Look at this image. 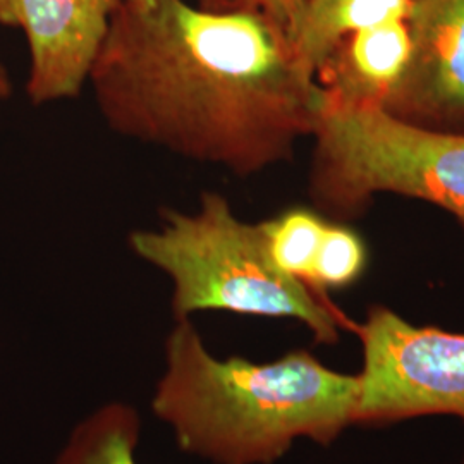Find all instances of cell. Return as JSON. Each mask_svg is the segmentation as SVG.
Returning <instances> with one entry per match:
<instances>
[{"mask_svg":"<svg viewBox=\"0 0 464 464\" xmlns=\"http://www.w3.org/2000/svg\"><path fill=\"white\" fill-rule=\"evenodd\" d=\"M415 0H306L291 40L314 71L349 34L366 28L408 21Z\"/></svg>","mask_w":464,"mask_h":464,"instance_id":"cell-9","label":"cell"},{"mask_svg":"<svg viewBox=\"0 0 464 464\" xmlns=\"http://www.w3.org/2000/svg\"><path fill=\"white\" fill-rule=\"evenodd\" d=\"M130 248L169 277L174 320L199 312L291 318L316 344L341 341L346 315L327 295L282 272L260 224L241 220L218 193H203L193 212L166 210L160 227L130 234Z\"/></svg>","mask_w":464,"mask_h":464,"instance_id":"cell-3","label":"cell"},{"mask_svg":"<svg viewBox=\"0 0 464 464\" xmlns=\"http://www.w3.org/2000/svg\"><path fill=\"white\" fill-rule=\"evenodd\" d=\"M130 2H134V4H145V5H147V4H151L153 0H130Z\"/></svg>","mask_w":464,"mask_h":464,"instance_id":"cell-16","label":"cell"},{"mask_svg":"<svg viewBox=\"0 0 464 464\" xmlns=\"http://www.w3.org/2000/svg\"><path fill=\"white\" fill-rule=\"evenodd\" d=\"M13 93V83L5 71V67L0 64V100H5Z\"/></svg>","mask_w":464,"mask_h":464,"instance_id":"cell-15","label":"cell"},{"mask_svg":"<svg viewBox=\"0 0 464 464\" xmlns=\"http://www.w3.org/2000/svg\"><path fill=\"white\" fill-rule=\"evenodd\" d=\"M406 21H391L349 34L316 69L327 99L382 107L399 83L411 57Z\"/></svg>","mask_w":464,"mask_h":464,"instance_id":"cell-8","label":"cell"},{"mask_svg":"<svg viewBox=\"0 0 464 464\" xmlns=\"http://www.w3.org/2000/svg\"><path fill=\"white\" fill-rule=\"evenodd\" d=\"M140 437L136 408L111 401L76 423L53 464H140Z\"/></svg>","mask_w":464,"mask_h":464,"instance_id":"cell-10","label":"cell"},{"mask_svg":"<svg viewBox=\"0 0 464 464\" xmlns=\"http://www.w3.org/2000/svg\"><path fill=\"white\" fill-rule=\"evenodd\" d=\"M151 411L176 444L212 464H276L298 440L329 448L354 427L358 373L324 365L308 349L255 363L217 358L188 320H174Z\"/></svg>","mask_w":464,"mask_h":464,"instance_id":"cell-2","label":"cell"},{"mask_svg":"<svg viewBox=\"0 0 464 464\" xmlns=\"http://www.w3.org/2000/svg\"><path fill=\"white\" fill-rule=\"evenodd\" d=\"M363 349L354 427H389L421 416L464 423V334L415 325L385 304L344 318Z\"/></svg>","mask_w":464,"mask_h":464,"instance_id":"cell-5","label":"cell"},{"mask_svg":"<svg viewBox=\"0 0 464 464\" xmlns=\"http://www.w3.org/2000/svg\"><path fill=\"white\" fill-rule=\"evenodd\" d=\"M199 9L212 13H253L262 14L289 34L295 32L306 0H188Z\"/></svg>","mask_w":464,"mask_h":464,"instance_id":"cell-13","label":"cell"},{"mask_svg":"<svg viewBox=\"0 0 464 464\" xmlns=\"http://www.w3.org/2000/svg\"><path fill=\"white\" fill-rule=\"evenodd\" d=\"M312 138L308 193L324 216L349 220L375 197L396 195L442 208L464 232V133L423 130L322 92Z\"/></svg>","mask_w":464,"mask_h":464,"instance_id":"cell-4","label":"cell"},{"mask_svg":"<svg viewBox=\"0 0 464 464\" xmlns=\"http://www.w3.org/2000/svg\"><path fill=\"white\" fill-rule=\"evenodd\" d=\"M327 220L306 208H293L260 222L266 249L274 264L287 276L308 285Z\"/></svg>","mask_w":464,"mask_h":464,"instance_id":"cell-11","label":"cell"},{"mask_svg":"<svg viewBox=\"0 0 464 464\" xmlns=\"http://www.w3.org/2000/svg\"><path fill=\"white\" fill-rule=\"evenodd\" d=\"M0 24L19 26L16 0H0Z\"/></svg>","mask_w":464,"mask_h":464,"instance_id":"cell-14","label":"cell"},{"mask_svg":"<svg viewBox=\"0 0 464 464\" xmlns=\"http://www.w3.org/2000/svg\"><path fill=\"white\" fill-rule=\"evenodd\" d=\"M122 0H16L30 47L26 93L34 105L74 99L99 59Z\"/></svg>","mask_w":464,"mask_h":464,"instance_id":"cell-7","label":"cell"},{"mask_svg":"<svg viewBox=\"0 0 464 464\" xmlns=\"http://www.w3.org/2000/svg\"><path fill=\"white\" fill-rule=\"evenodd\" d=\"M88 82L114 133L241 178L289 160L322 105L281 24L188 0H122Z\"/></svg>","mask_w":464,"mask_h":464,"instance_id":"cell-1","label":"cell"},{"mask_svg":"<svg viewBox=\"0 0 464 464\" xmlns=\"http://www.w3.org/2000/svg\"><path fill=\"white\" fill-rule=\"evenodd\" d=\"M461 464H464V458H463V461H461Z\"/></svg>","mask_w":464,"mask_h":464,"instance_id":"cell-17","label":"cell"},{"mask_svg":"<svg viewBox=\"0 0 464 464\" xmlns=\"http://www.w3.org/2000/svg\"><path fill=\"white\" fill-rule=\"evenodd\" d=\"M411 57L382 105L418 128L464 133V0H415Z\"/></svg>","mask_w":464,"mask_h":464,"instance_id":"cell-6","label":"cell"},{"mask_svg":"<svg viewBox=\"0 0 464 464\" xmlns=\"http://www.w3.org/2000/svg\"><path fill=\"white\" fill-rule=\"evenodd\" d=\"M366 246L363 239L344 226L327 224L316 253L308 287L327 295L331 289H344L365 272Z\"/></svg>","mask_w":464,"mask_h":464,"instance_id":"cell-12","label":"cell"}]
</instances>
